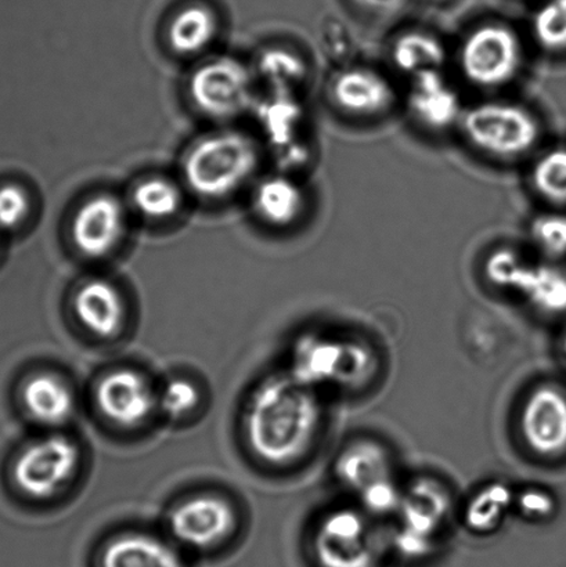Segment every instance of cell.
Wrapping results in <instances>:
<instances>
[{"label":"cell","mask_w":566,"mask_h":567,"mask_svg":"<svg viewBox=\"0 0 566 567\" xmlns=\"http://www.w3.org/2000/svg\"><path fill=\"white\" fill-rule=\"evenodd\" d=\"M260 120L276 146L291 147L302 120L301 105L291 92H275V96L260 111Z\"/></svg>","instance_id":"26"},{"label":"cell","mask_w":566,"mask_h":567,"mask_svg":"<svg viewBox=\"0 0 566 567\" xmlns=\"http://www.w3.org/2000/svg\"><path fill=\"white\" fill-rule=\"evenodd\" d=\"M484 271L487 281L503 291L528 300L548 315L566 313V275L545 264L529 262L510 248H498L487 257Z\"/></svg>","instance_id":"7"},{"label":"cell","mask_w":566,"mask_h":567,"mask_svg":"<svg viewBox=\"0 0 566 567\" xmlns=\"http://www.w3.org/2000/svg\"><path fill=\"white\" fill-rule=\"evenodd\" d=\"M332 104L342 113L371 118L387 113L395 103V92L381 72L369 66H347L329 83Z\"/></svg>","instance_id":"14"},{"label":"cell","mask_w":566,"mask_h":567,"mask_svg":"<svg viewBox=\"0 0 566 567\" xmlns=\"http://www.w3.org/2000/svg\"><path fill=\"white\" fill-rule=\"evenodd\" d=\"M392 63L410 76L441 71L447 53L443 43L429 32L410 31L398 37L391 48Z\"/></svg>","instance_id":"22"},{"label":"cell","mask_w":566,"mask_h":567,"mask_svg":"<svg viewBox=\"0 0 566 567\" xmlns=\"http://www.w3.org/2000/svg\"><path fill=\"white\" fill-rule=\"evenodd\" d=\"M78 321L102 338L115 336L124 324L125 306L119 289L105 280H89L75 293Z\"/></svg>","instance_id":"18"},{"label":"cell","mask_w":566,"mask_h":567,"mask_svg":"<svg viewBox=\"0 0 566 567\" xmlns=\"http://www.w3.org/2000/svg\"><path fill=\"white\" fill-rule=\"evenodd\" d=\"M531 182L546 202L566 204V148H553L543 154L532 168Z\"/></svg>","instance_id":"27"},{"label":"cell","mask_w":566,"mask_h":567,"mask_svg":"<svg viewBox=\"0 0 566 567\" xmlns=\"http://www.w3.org/2000/svg\"><path fill=\"white\" fill-rule=\"evenodd\" d=\"M535 41L547 52L566 49V0H546L532 19Z\"/></svg>","instance_id":"29"},{"label":"cell","mask_w":566,"mask_h":567,"mask_svg":"<svg viewBox=\"0 0 566 567\" xmlns=\"http://www.w3.org/2000/svg\"><path fill=\"white\" fill-rule=\"evenodd\" d=\"M30 197L24 188L17 185L0 187V229L13 230L30 214Z\"/></svg>","instance_id":"32"},{"label":"cell","mask_w":566,"mask_h":567,"mask_svg":"<svg viewBox=\"0 0 566 567\" xmlns=\"http://www.w3.org/2000/svg\"><path fill=\"white\" fill-rule=\"evenodd\" d=\"M21 396L27 413L39 424L58 426L65 424L74 414V393L59 377L33 375L22 386Z\"/></svg>","instance_id":"20"},{"label":"cell","mask_w":566,"mask_h":567,"mask_svg":"<svg viewBox=\"0 0 566 567\" xmlns=\"http://www.w3.org/2000/svg\"><path fill=\"white\" fill-rule=\"evenodd\" d=\"M562 349H563V353H564L565 359H566V330H565L563 339H562Z\"/></svg>","instance_id":"35"},{"label":"cell","mask_w":566,"mask_h":567,"mask_svg":"<svg viewBox=\"0 0 566 567\" xmlns=\"http://www.w3.org/2000/svg\"><path fill=\"white\" fill-rule=\"evenodd\" d=\"M323 409L315 389L291 374L260 383L248 404L247 437L270 465L296 463L313 446Z\"/></svg>","instance_id":"1"},{"label":"cell","mask_w":566,"mask_h":567,"mask_svg":"<svg viewBox=\"0 0 566 567\" xmlns=\"http://www.w3.org/2000/svg\"><path fill=\"white\" fill-rule=\"evenodd\" d=\"M377 354L362 339L309 333L298 339L291 375L310 388L354 389L373 380Z\"/></svg>","instance_id":"2"},{"label":"cell","mask_w":566,"mask_h":567,"mask_svg":"<svg viewBox=\"0 0 566 567\" xmlns=\"http://www.w3.org/2000/svg\"><path fill=\"white\" fill-rule=\"evenodd\" d=\"M254 205L266 224L287 227L301 218L307 198L296 182L286 176H274L257 187Z\"/></svg>","instance_id":"21"},{"label":"cell","mask_w":566,"mask_h":567,"mask_svg":"<svg viewBox=\"0 0 566 567\" xmlns=\"http://www.w3.org/2000/svg\"><path fill=\"white\" fill-rule=\"evenodd\" d=\"M188 93L203 114L229 118L251 103L253 80L246 66L237 60L215 59L193 72Z\"/></svg>","instance_id":"10"},{"label":"cell","mask_w":566,"mask_h":567,"mask_svg":"<svg viewBox=\"0 0 566 567\" xmlns=\"http://www.w3.org/2000/svg\"><path fill=\"white\" fill-rule=\"evenodd\" d=\"M126 214L120 199L97 194L83 203L71 224V237L83 257L99 259L114 251L124 236Z\"/></svg>","instance_id":"12"},{"label":"cell","mask_w":566,"mask_h":567,"mask_svg":"<svg viewBox=\"0 0 566 567\" xmlns=\"http://www.w3.org/2000/svg\"><path fill=\"white\" fill-rule=\"evenodd\" d=\"M198 399L197 388L191 381L175 378L166 383L157 404L169 419L179 420L197 408Z\"/></svg>","instance_id":"31"},{"label":"cell","mask_w":566,"mask_h":567,"mask_svg":"<svg viewBox=\"0 0 566 567\" xmlns=\"http://www.w3.org/2000/svg\"><path fill=\"white\" fill-rule=\"evenodd\" d=\"M451 513L452 496L447 488L432 477H420L403 488L392 547L410 560L429 557Z\"/></svg>","instance_id":"5"},{"label":"cell","mask_w":566,"mask_h":567,"mask_svg":"<svg viewBox=\"0 0 566 567\" xmlns=\"http://www.w3.org/2000/svg\"><path fill=\"white\" fill-rule=\"evenodd\" d=\"M177 540L193 548H209L230 536L236 526L231 505L216 496H198L177 505L169 516Z\"/></svg>","instance_id":"13"},{"label":"cell","mask_w":566,"mask_h":567,"mask_svg":"<svg viewBox=\"0 0 566 567\" xmlns=\"http://www.w3.org/2000/svg\"><path fill=\"white\" fill-rule=\"evenodd\" d=\"M81 453L69 436L52 435L22 450L13 468L17 487L28 497L54 496L75 475Z\"/></svg>","instance_id":"9"},{"label":"cell","mask_w":566,"mask_h":567,"mask_svg":"<svg viewBox=\"0 0 566 567\" xmlns=\"http://www.w3.org/2000/svg\"><path fill=\"white\" fill-rule=\"evenodd\" d=\"M513 504L515 494L512 488L504 483H491L470 499L464 514L465 525L476 535L495 532Z\"/></svg>","instance_id":"24"},{"label":"cell","mask_w":566,"mask_h":567,"mask_svg":"<svg viewBox=\"0 0 566 567\" xmlns=\"http://www.w3.org/2000/svg\"><path fill=\"white\" fill-rule=\"evenodd\" d=\"M519 433L536 457L553 460L566 454V391L556 383H541L526 393L519 410Z\"/></svg>","instance_id":"11"},{"label":"cell","mask_w":566,"mask_h":567,"mask_svg":"<svg viewBox=\"0 0 566 567\" xmlns=\"http://www.w3.org/2000/svg\"><path fill=\"white\" fill-rule=\"evenodd\" d=\"M132 204L146 218L164 220L181 208L182 193L174 182L164 177H148L133 188Z\"/></svg>","instance_id":"25"},{"label":"cell","mask_w":566,"mask_h":567,"mask_svg":"<svg viewBox=\"0 0 566 567\" xmlns=\"http://www.w3.org/2000/svg\"><path fill=\"white\" fill-rule=\"evenodd\" d=\"M515 505L529 519H547L556 513V498L537 487L526 488L515 496Z\"/></svg>","instance_id":"33"},{"label":"cell","mask_w":566,"mask_h":567,"mask_svg":"<svg viewBox=\"0 0 566 567\" xmlns=\"http://www.w3.org/2000/svg\"><path fill=\"white\" fill-rule=\"evenodd\" d=\"M465 138L491 157H523L541 138L536 116L523 105L510 102H484L465 110L460 121Z\"/></svg>","instance_id":"4"},{"label":"cell","mask_w":566,"mask_h":567,"mask_svg":"<svg viewBox=\"0 0 566 567\" xmlns=\"http://www.w3.org/2000/svg\"><path fill=\"white\" fill-rule=\"evenodd\" d=\"M407 104L413 120L434 132L460 124L464 113L456 89L441 71H426L412 76Z\"/></svg>","instance_id":"16"},{"label":"cell","mask_w":566,"mask_h":567,"mask_svg":"<svg viewBox=\"0 0 566 567\" xmlns=\"http://www.w3.org/2000/svg\"><path fill=\"white\" fill-rule=\"evenodd\" d=\"M335 470L342 486L359 498L387 483L397 482L387 449L370 439H360L342 449Z\"/></svg>","instance_id":"17"},{"label":"cell","mask_w":566,"mask_h":567,"mask_svg":"<svg viewBox=\"0 0 566 567\" xmlns=\"http://www.w3.org/2000/svg\"><path fill=\"white\" fill-rule=\"evenodd\" d=\"M524 49L517 33L503 24H485L471 31L459 52L460 71L474 86L495 89L518 75Z\"/></svg>","instance_id":"8"},{"label":"cell","mask_w":566,"mask_h":567,"mask_svg":"<svg viewBox=\"0 0 566 567\" xmlns=\"http://www.w3.org/2000/svg\"><path fill=\"white\" fill-rule=\"evenodd\" d=\"M96 403L105 419L116 425H141L153 413L157 399L146 378L132 370H116L102 378Z\"/></svg>","instance_id":"15"},{"label":"cell","mask_w":566,"mask_h":567,"mask_svg":"<svg viewBox=\"0 0 566 567\" xmlns=\"http://www.w3.org/2000/svg\"><path fill=\"white\" fill-rule=\"evenodd\" d=\"M216 17L208 8L192 4L174 17L168 27V42L176 53L193 55L203 52L215 38Z\"/></svg>","instance_id":"23"},{"label":"cell","mask_w":566,"mask_h":567,"mask_svg":"<svg viewBox=\"0 0 566 567\" xmlns=\"http://www.w3.org/2000/svg\"><path fill=\"white\" fill-rule=\"evenodd\" d=\"M100 567H185V564L168 543L142 533H130L105 546Z\"/></svg>","instance_id":"19"},{"label":"cell","mask_w":566,"mask_h":567,"mask_svg":"<svg viewBox=\"0 0 566 567\" xmlns=\"http://www.w3.org/2000/svg\"><path fill=\"white\" fill-rule=\"evenodd\" d=\"M531 238L541 251L550 257L566 255V215L542 214L531 224Z\"/></svg>","instance_id":"30"},{"label":"cell","mask_w":566,"mask_h":567,"mask_svg":"<svg viewBox=\"0 0 566 567\" xmlns=\"http://www.w3.org/2000/svg\"><path fill=\"white\" fill-rule=\"evenodd\" d=\"M366 511L336 508L313 533V555L320 567H375L381 540Z\"/></svg>","instance_id":"6"},{"label":"cell","mask_w":566,"mask_h":567,"mask_svg":"<svg viewBox=\"0 0 566 567\" xmlns=\"http://www.w3.org/2000/svg\"><path fill=\"white\" fill-rule=\"evenodd\" d=\"M257 144L238 132H219L188 150L183 163L186 185L197 196L220 199L236 193L257 169Z\"/></svg>","instance_id":"3"},{"label":"cell","mask_w":566,"mask_h":567,"mask_svg":"<svg viewBox=\"0 0 566 567\" xmlns=\"http://www.w3.org/2000/svg\"><path fill=\"white\" fill-rule=\"evenodd\" d=\"M357 2L375 13H391V11L401 9L407 0H357Z\"/></svg>","instance_id":"34"},{"label":"cell","mask_w":566,"mask_h":567,"mask_svg":"<svg viewBox=\"0 0 566 567\" xmlns=\"http://www.w3.org/2000/svg\"><path fill=\"white\" fill-rule=\"evenodd\" d=\"M258 71L275 92H291L307 76L303 60L285 49H270L260 55Z\"/></svg>","instance_id":"28"}]
</instances>
